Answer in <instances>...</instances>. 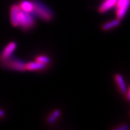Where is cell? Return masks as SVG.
<instances>
[{"mask_svg":"<svg viewBox=\"0 0 130 130\" xmlns=\"http://www.w3.org/2000/svg\"><path fill=\"white\" fill-rule=\"evenodd\" d=\"M21 9L18 4H13L10 7L9 17L11 23L15 27H18V17Z\"/></svg>","mask_w":130,"mask_h":130,"instance_id":"6","label":"cell"},{"mask_svg":"<svg viewBox=\"0 0 130 130\" xmlns=\"http://www.w3.org/2000/svg\"><path fill=\"white\" fill-rule=\"evenodd\" d=\"M117 0H104L100 6L98 7V11L100 13H105L111 9L115 7L116 4Z\"/></svg>","mask_w":130,"mask_h":130,"instance_id":"9","label":"cell"},{"mask_svg":"<svg viewBox=\"0 0 130 130\" xmlns=\"http://www.w3.org/2000/svg\"><path fill=\"white\" fill-rule=\"evenodd\" d=\"M121 23V20L118 18H116L115 19L111 20L110 21L103 23L101 26V29L104 31H108L111 30L112 29H115L117 27L120 25Z\"/></svg>","mask_w":130,"mask_h":130,"instance_id":"10","label":"cell"},{"mask_svg":"<svg viewBox=\"0 0 130 130\" xmlns=\"http://www.w3.org/2000/svg\"><path fill=\"white\" fill-rule=\"evenodd\" d=\"M130 0H117L116 8V18L122 20L126 15L129 6Z\"/></svg>","mask_w":130,"mask_h":130,"instance_id":"4","label":"cell"},{"mask_svg":"<svg viewBox=\"0 0 130 130\" xmlns=\"http://www.w3.org/2000/svg\"><path fill=\"white\" fill-rule=\"evenodd\" d=\"M17 43L14 41L9 43L4 47L2 53H0V62L6 60L7 58L13 56V53L17 48Z\"/></svg>","mask_w":130,"mask_h":130,"instance_id":"5","label":"cell"},{"mask_svg":"<svg viewBox=\"0 0 130 130\" xmlns=\"http://www.w3.org/2000/svg\"><path fill=\"white\" fill-rule=\"evenodd\" d=\"M129 129V126L127 124H122L120 126H118L117 127L113 128L115 130H127Z\"/></svg>","mask_w":130,"mask_h":130,"instance_id":"14","label":"cell"},{"mask_svg":"<svg viewBox=\"0 0 130 130\" xmlns=\"http://www.w3.org/2000/svg\"><path fill=\"white\" fill-rule=\"evenodd\" d=\"M32 2L34 5L32 14L35 16L46 22H49L53 20L54 13L51 9L39 0H32Z\"/></svg>","mask_w":130,"mask_h":130,"instance_id":"1","label":"cell"},{"mask_svg":"<svg viewBox=\"0 0 130 130\" xmlns=\"http://www.w3.org/2000/svg\"><path fill=\"white\" fill-rule=\"evenodd\" d=\"M36 21L34 15L21 9L18 17V27L23 31H27L34 27Z\"/></svg>","mask_w":130,"mask_h":130,"instance_id":"2","label":"cell"},{"mask_svg":"<svg viewBox=\"0 0 130 130\" xmlns=\"http://www.w3.org/2000/svg\"><path fill=\"white\" fill-rule=\"evenodd\" d=\"M18 5L21 9L23 11L32 13L34 7L32 0H21Z\"/></svg>","mask_w":130,"mask_h":130,"instance_id":"11","label":"cell"},{"mask_svg":"<svg viewBox=\"0 0 130 130\" xmlns=\"http://www.w3.org/2000/svg\"><path fill=\"white\" fill-rule=\"evenodd\" d=\"M49 65L40 63L37 61L26 62V71L31 72H41L46 70Z\"/></svg>","mask_w":130,"mask_h":130,"instance_id":"7","label":"cell"},{"mask_svg":"<svg viewBox=\"0 0 130 130\" xmlns=\"http://www.w3.org/2000/svg\"><path fill=\"white\" fill-rule=\"evenodd\" d=\"M114 80L120 93L125 96V93L127 92V91L129 88L127 87V85L125 84V82L122 75H121L120 74H115Z\"/></svg>","mask_w":130,"mask_h":130,"instance_id":"8","label":"cell"},{"mask_svg":"<svg viewBox=\"0 0 130 130\" xmlns=\"http://www.w3.org/2000/svg\"><path fill=\"white\" fill-rule=\"evenodd\" d=\"M5 116V113L4 110H2V109H0V119H2V118H4Z\"/></svg>","mask_w":130,"mask_h":130,"instance_id":"15","label":"cell"},{"mask_svg":"<svg viewBox=\"0 0 130 130\" xmlns=\"http://www.w3.org/2000/svg\"><path fill=\"white\" fill-rule=\"evenodd\" d=\"M35 61L40 62V63L45 64L49 65V64L51 62V59L48 56L46 55H39L37 57H35Z\"/></svg>","mask_w":130,"mask_h":130,"instance_id":"13","label":"cell"},{"mask_svg":"<svg viewBox=\"0 0 130 130\" xmlns=\"http://www.w3.org/2000/svg\"><path fill=\"white\" fill-rule=\"evenodd\" d=\"M60 116H61V111L60 110H53L46 118V122L49 125L55 124Z\"/></svg>","mask_w":130,"mask_h":130,"instance_id":"12","label":"cell"},{"mask_svg":"<svg viewBox=\"0 0 130 130\" xmlns=\"http://www.w3.org/2000/svg\"><path fill=\"white\" fill-rule=\"evenodd\" d=\"M2 67L9 70L17 72H25L26 62L20 58H15L12 56L6 60L0 62Z\"/></svg>","mask_w":130,"mask_h":130,"instance_id":"3","label":"cell"}]
</instances>
